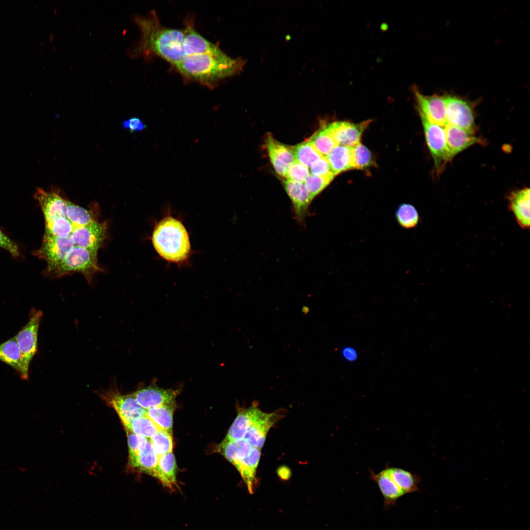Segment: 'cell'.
I'll return each mask as SVG.
<instances>
[{
  "mask_svg": "<svg viewBox=\"0 0 530 530\" xmlns=\"http://www.w3.org/2000/svg\"><path fill=\"white\" fill-rule=\"evenodd\" d=\"M158 459L149 439L145 447L129 456V463L137 471L157 477Z\"/></svg>",
  "mask_w": 530,
  "mask_h": 530,
  "instance_id": "603a6c76",
  "label": "cell"
},
{
  "mask_svg": "<svg viewBox=\"0 0 530 530\" xmlns=\"http://www.w3.org/2000/svg\"><path fill=\"white\" fill-rule=\"evenodd\" d=\"M265 145L268 156L276 172L280 176L285 177L290 166L296 161L293 147L284 145L268 134Z\"/></svg>",
  "mask_w": 530,
  "mask_h": 530,
  "instance_id": "5bb4252c",
  "label": "cell"
},
{
  "mask_svg": "<svg viewBox=\"0 0 530 530\" xmlns=\"http://www.w3.org/2000/svg\"><path fill=\"white\" fill-rule=\"evenodd\" d=\"M447 124L474 133L476 126L474 105L471 102L453 94H443Z\"/></svg>",
  "mask_w": 530,
  "mask_h": 530,
  "instance_id": "8992f818",
  "label": "cell"
},
{
  "mask_svg": "<svg viewBox=\"0 0 530 530\" xmlns=\"http://www.w3.org/2000/svg\"><path fill=\"white\" fill-rule=\"evenodd\" d=\"M261 449L252 447L250 453L235 466L242 477L250 494H253L259 486L256 471L261 457Z\"/></svg>",
  "mask_w": 530,
  "mask_h": 530,
  "instance_id": "44dd1931",
  "label": "cell"
},
{
  "mask_svg": "<svg viewBox=\"0 0 530 530\" xmlns=\"http://www.w3.org/2000/svg\"><path fill=\"white\" fill-rule=\"evenodd\" d=\"M123 129L133 133L144 131L147 125L138 117H132L124 120L122 123Z\"/></svg>",
  "mask_w": 530,
  "mask_h": 530,
  "instance_id": "7bdbcfd3",
  "label": "cell"
},
{
  "mask_svg": "<svg viewBox=\"0 0 530 530\" xmlns=\"http://www.w3.org/2000/svg\"><path fill=\"white\" fill-rule=\"evenodd\" d=\"M66 217L74 228L88 225L95 221L90 211L67 200Z\"/></svg>",
  "mask_w": 530,
  "mask_h": 530,
  "instance_id": "4dcf8cb0",
  "label": "cell"
},
{
  "mask_svg": "<svg viewBox=\"0 0 530 530\" xmlns=\"http://www.w3.org/2000/svg\"><path fill=\"white\" fill-rule=\"evenodd\" d=\"M177 465L172 452L159 456L157 476L162 484L170 489L176 487Z\"/></svg>",
  "mask_w": 530,
  "mask_h": 530,
  "instance_id": "4316f807",
  "label": "cell"
},
{
  "mask_svg": "<svg viewBox=\"0 0 530 530\" xmlns=\"http://www.w3.org/2000/svg\"><path fill=\"white\" fill-rule=\"evenodd\" d=\"M149 440L158 456L172 452V435L168 432L159 429L155 435L149 438Z\"/></svg>",
  "mask_w": 530,
  "mask_h": 530,
  "instance_id": "74e56055",
  "label": "cell"
},
{
  "mask_svg": "<svg viewBox=\"0 0 530 530\" xmlns=\"http://www.w3.org/2000/svg\"><path fill=\"white\" fill-rule=\"evenodd\" d=\"M334 176H318L309 175L304 182V186L311 196L314 199L333 180Z\"/></svg>",
  "mask_w": 530,
  "mask_h": 530,
  "instance_id": "f35d334b",
  "label": "cell"
},
{
  "mask_svg": "<svg viewBox=\"0 0 530 530\" xmlns=\"http://www.w3.org/2000/svg\"><path fill=\"white\" fill-rule=\"evenodd\" d=\"M153 245L165 260L175 263L184 262L190 252L188 233L179 220L167 216L156 226L152 236Z\"/></svg>",
  "mask_w": 530,
  "mask_h": 530,
  "instance_id": "3957f363",
  "label": "cell"
},
{
  "mask_svg": "<svg viewBox=\"0 0 530 530\" xmlns=\"http://www.w3.org/2000/svg\"><path fill=\"white\" fill-rule=\"evenodd\" d=\"M0 361L21 374V354L14 337L0 344Z\"/></svg>",
  "mask_w": 530,
  "mask_h": 530,
  "instance_id": "f546056e",
  "label": "cell"
},
{
  "mask_svg": "<svg viewBox=\"0 0 530 530\" xmlns=\"http://www.w3.org/2000/svg\"><path fill=\"white\" fill-rule=\"evenodd\" d=\"M246 60L234 58L222 51L186 56L175 66L184 77L204 85L212 86L219 80L241 72Z\"/></svg>",
  "mask_w": 530,
  "mask_h": 530,
  "instance_id": "7a4b0ae2",
  "label": "cell"
},
{
  "mask_svg": "<svg viewBox=\"0 0 530 530\" xmlns=\"http://www.w3.org/2000/svg\"><path fill=\"white\" fill-rule=\"evenodd\" d=\"M283 186L293 206L294 219L303 225L309 213V208L313 199L303 183L283 180Z\"/></svg>",
  "mask_w": 530,
  "mask_h": 530,
  "instance_id": "4fadbf2b",
  "label": "cell"
},
{
  "mask_svg": "<svg viewBox=\"0 0 530 530\" xmlns=\"http://www.w3.org/2000/svg\"><path fill=\"white\" fill-rule=\"evenodd\" d=\"M309 168L312 175L321 177H334L325 157H322L312 164Z\"/></svg>",
  "mask_w": 530,
  "mask_h": 530,
  "instance_id": "b9f144b4",
  "label": "cell"
},
{
  "mask_svg": "<svg viewBox=\"0 0 530 530\" xmlns=\"http://www.w3.org/2000/svg\"><path fill=\"white\" fill-rule=\"evenodd\" d=\"M342 355L344 358L348 361H354L358 357L357 351L352 347H345L342 351Z\"/></svg>",
  "mask_w": 530,
  "mask_h": 530,
  "instance_id": "f6af8a7d",
  "label": "cell"
},
{
  "mask_svg": "<svg viewBox=\"0 0 530 530\" xmlns=\"http://www.w3.org/2000/svg\"><path fill=\"white\" fill-rule=\"evenodd\" d=\"M420 115L427 145L433 159L436 169L439 171L449 161L444 127L433 123Z\"/></svg>",
  "mask_w": 530,
  "mask_h": 530,
  "instance_id": "ba28073f",
  "label": "cell"
},
{
  "mask_svg": "<svg viewBox=\"0 0 530 530\" xmlns=\"http://www.w3.org/2000/svg\"><path fill=\"white\" fill-rule=\"evenodd\" d=\"M261 412L256 404L239 410L222 442L244 439L248 430Z\"/></svg>",
  "mask_w": 530,
  "mask_h": 530,
  "instance_id": "ffe728a7",
  "label": "cell"
},
{
  "mask_svg": "<svg viewBox=\"0 0 530 530\" xmlns=\"http://www.w3.org/2000/svg\"><path fill=\"white\" fill-rule=\"evenodd\" d=\"M105 397L117 413L122 423L147 416V410L138 403L133 394L121 395L113 390L106 393Z\"/></svg>",
  "mask_w": 530,
  "mask_h": 530,
  "instance_id": "7c38bea8",
  "label": "cell"
},
{
  "mask_svg": "<svg viewBox=\"0 0 530 530\" xmlns=\"http://www.w3.org/2000/svg\"><path fill=\"white\" fill-rule=\"evenodd\" d=\"M529 188L512 192L508 197L509 207L519 226L524 229L530 227Z\"/></svg>",
  "mask_w": 530,
  "mask_h": 530,
  "instance_id": "7402d4cb",
  "label": "cell"
},
{
  "mask_svg": "<svg viewBox=\"0 0 530 530\" xmlns=\"http://www.w3.org/2000/svg\"><path fill=\"white\" fill-rule=\"evenodd\" d=\"M353 169L366 170L374 164L370 150L361 143L352 147Z\"/></svg>",
  "mask_w": 530,
  "mask_h": 530,
  "instance_id": "8d00e7d4",
  "label": "cell"
},
{
  "mask_svg": "<svg viewBox=\"0 0 530 530\" xmlns=\"http://www.w3.org/2000/svg\"><path fill=\"white\" fill-rule=\"evenodd\" d=\"M387 469L391 478L404 494L418 490L420 478L418 476L398 468H387Z\"/></svg>",
  "mask_w": 530,
  "mask_h": 530,
  "instance_id": "f1b7e54d",
  "label": "cell"
},
{
  "mask_svg": "<svg viewBox=\"0 0 530 530\" xmlns=\"http://www.w3.org/2000/svg\"><path fill=\"white\" fill-rule=\"evenodd\" d=\"M396 217L399 225L405 229L415 227L420 220L419 214L415 207L411 204L400 205L396 212Z\"/></svg>",
  "mask_w": 530,
  "mask_h": 530,
  "instance_id": "e575fe53",
  "label": "cell"
},
{
  "mask_svg": "<svg viewBox=\"0 0 530 530\" xmlns=\"http://www.w3.org/2000/svg\"><path fill=\"white\" fill-rule=\"evenodd\" d=\"M43 315L41 311L32 309L28 322L14 337L21 354L20 377L24 381L28 380L30 363L37 351L38 329Z\"/></svg>",
  "mask_w": 530,
  "mask_h": 530,
  "instance_id": "5b68a950",
  "label": "cell"
},
{
  "mask_svg": "<svg viewBox=\"0 0 530 530\" xmlns=\"http://www.w3.org/2000/svg\"><path fill=\"white\" fill-rule=\"evenodd\" d=\"M281 416L282 415L279 412L267 413L262 411L248 430L244 439L252 447L261 449L268 431Z\"/></svg>",
  "mask_w": 530,
  "mask_h": 530,
  "instance_id": "2e32d148",
  "label": "cell"
},
{
  "mask_svg": "<svg viewBox=\"0 0 530 530\" xmlns=\"http://www.w3.org/2000/svg\"><path fill=\"white\" fill-rule=\"evenodd\" d=\"M371 478L377 484L384 499L385 506H391L404 493L389 476L387 468L378 474L371 472Z\"/></svg>",
  "mask_w": 530,
  "mask_h": 530,
  "instance_id": "cb8c5ba5",
  "label": "cell"
},
{
  "mask_svg": "<svg viewBox=\"0 0 530 530\" xmlns=\"http://www.w3.org/2000/svg\"><path fill=\"white\" fill-rule=\"evenodd\" d=\"M252 446L245 439L222 442L218 451L235 467L250 452Z\"/></svg>",
  "mask_w": 530,
  "mask_h": 530,
  "instance_id": "484cf974",
  "label": "cell"
},
{
  "mask_svg": "<svg viewBox=\"0 0 530 530\" xmlns=\"http://www.w3.org/2000/svg\"><path fill=\"white\" fill-rule=\"evenodd\" d=\"M309 141L323 157H326L336 145L325 125L315 133Z\"/></svg>",
  "mask_w": 530,
  "mask_h": 530,
  "instance_id": "836d02e7",
  "label": "cell"
},
{
  "mask_svg": "<svg viewBox=\"0 0 530 530\" xmlns=\"http://www.w3.org/2000/svg\"><path fill=\"white\" fill-rule=\"evenodd\" d=\"M34 197L42 210L45 221L58 217H66L67 200L55 192H48L41 188L37 189Z\"/></svg>",
  "mask_w": 530,
  "mask_h": 530,
  "instance_id": "e0dca14e",
  "label": "cell"
},
{
  "mask_svg": "<svg viewBox=\"0 0 530 530\" xmlns=\"http://www.w3.org/2000/svg\"><path fill=\"white\" fill-rule=\"evenodd\" d=\"M106 224L95 221L75 228L70 237L74 245L98 251L106 235Z\"/></svg>",
  "mask_w": 530,
  "mask_h": 530,
  "instance_id": "8fae6325",
  "label": "cell"
},
{
  "mask_svg": "<svg viewBox=\"0 0 530 530\" xmlns=\"http://www.w3.org/2000/svg\"><path fill=\"white\" fill-rule=\"evenodd\" d=\"M177 392L156 386H149L137 390L133 394L138 403L145 409L175 403Z\"/></svg>",
  "mask_w": 530,
  "mask_h": 530,
  "instance_id": "9a60e30c",
  "label": "cell"
},
{
  "mask_svg": "<svg viewBox=\"0 0 530 530\" xmlns=\"http://www.w3.org/2000/svg\"><path fill=\"white\" fill-rule=\"evenodd\" d=\"M74 229V226L67 218L58 217L45 221L44 236L69 238Z\"/></svg>",
  "mask_w": 530,
  "mask_h": 530,
  "instance_id": "d6a6232c",
  "label": "cell"
},
{
  "mask_svg": "<svg viewBox=\"0 0 530 530\" xmlns=\"http://www.w3.org/2000/svg\"><path fill=\"white\" fill-rule=\"evenodd\" d=\"M123 424L126 429L149 439L159 430L147 416L135 418Z\"/></svg>",
  "mask_w": 530,
  "mask_h": 530,
  "instance_id": "1f68e13d",
  "label": "cell"
},
{
  "mask_svg": "<svg viewBox=\"0 0 530 530\" xmlns=\"http://www.w3.org/2000/svg\"><path fill=\"white\" fill-rule=\"evenodd\" d=\"M129 456L133 455L142 449L146 446L149 438L135 434L128 429H126Z\"/></svg>",
  "mask_w": 530,
  "mask_h": 530,
  "instance_id": "60d3db41",
  "label": "cell"
},
{
  "mask_svg": "<svg viewBox=\"0 0 530 530\" xmlns=\"http://www.w3.org/2000/svg\"><path fill=\"white\" fill-rule=\"evenodd\" d=\"M73 246L70 238L44 236L42 245L35 252V255L46 261V272L50 275Z\"/></svg>",
  "mask_w": 530,
  "mask_h": 530,
  "instance_id": "9c48e42d",
  "label": "cell"
},
{
  "mask_svg": "<svg viewBox=\"0 0 530 530\" xmlns=\"http://www.w3.org/2000/svg\"><path fill=\"white\" fill-rule=\"evenodd\" d=\"M445 131L449 160L470 146L482 142L474 133L450 125L445 126Z\"/></svg>",
  "mask_w": 530,
  "mask_h": 530,
  "instance_id": "ac0fdd59",
  "label": "cell"
},
{
  "mask_svg": "<svg viewBox=\"0 0 530 530\" xmlns=\"http://www.w3.org/2000/svg\"><path fill=\"white\" fill-rule=\"evenodd\" d=\"M141 33L137 43L127 50L130 57L156 55L175 66L185 57L182 48L184 31L163 26L154 12L134 16Z\"/></svg>",
  "mask_w": 530,
  "mask_h": 530,
  "instance_id": "6da1fadb",
  "label": "cell"
},
{
  "mask_svg": "<svg viewBox=\"0 0 530 530\" xmlns=\"http://www.w3.org/2000/svg\"><path fill=\"white\" fill-rule=\"evenodd\" d=\"M175 403L147 409V416L156 426L172 435L173 415Z\"/></svg>",
  "mask_w": 530,
  "mask_h": 530,
  "instance_id": "83f0119b",
  "label": "cell"
},
{
  "mask_svg": "<svg viewBox=\"0 0 530 530\" xmlns=\"http://www.w3.org/2000/svg\"><path fill=\"white\" fill-rule=\"evenodd\" d=\"M412 91L419 114L429 121L444 127L447 123L444 95H425L416 86H413Z\"/></svg>",
  "mask_w": 530,
  "mask_h": 530,
  "instance_id": "52a82bcc",
  "label": "cell"
},
{
  "mask_svg": "<svg viewBox=\"0 0 530 530\" xmlns=\"http://www.w3.org/2000/svg\"><path fill=\"white\" fill-rule=\"evenodd\" d=\"M184 32L182 48L185 57L221 51L218 47L203 37L191 26H187Z\"/></svg>",
  "mask_w": 530,
  "mask_h": 530,
  "instance_id": "d6986e66",
  "label": "cell"
},
{
  "mask_svg": "<svg viewBox=\"0 0 530 530\" xmlns=\"http://www.w3.org/2000/svg\"><path fill=\"white\" fill-rule=\"evenodd\" d=\"M0 248L8 251L12 256L17 257L19 255V250L16 244L0 230Z\"/></svg>",
  "mask_w": 530,
  "mask_h": 530,
  "instance_id": "ee69618b",
  "label": "cell"
},
{
  "mask_svg": "<svg viewBox=\"0 0 530 530\" xmlns=\"http://www.w3.org/2000/svg\"><path fill=\"white\" fill-rule=\"evenodd\" d=\"M325 158L334 177L353 169L352 147L336 145Z\"/></svg>",
  "mask_w": 530,
  "mask_h": 530,
  "instance_id": "d4e9b609",
  "label": "cell"
},
{
  "mask_svg": "<svg viewBox=\"0 0 530 530\" xmlns=\"http://www.w3.org/2000/svg\"><path fill=\"white\" fill-rule=\"evenodd\" d=\"M308 167L295 161L289 167L285 177L287 180L303 183L310 175Z\"/></svg>",
  "mask_w": 530,
  "mask_h": 530,
  "instance_id": "ab89813d",
  "label": "cell"
},
{
  "mask_svg": "<svg viewBox=\"0 0 530 530\" xmlns=\"http://www.w3.org/2000/svg\"><path fill=\"white\" fill-rule=\"evenodd\" d=\"M97 252L74 245L50 276L58 277L79 272L91 282L94 275L103 270L98 263Z\"/></svg>",
  "mask_w": 530,
  "mask_h": 530,
  "instance_id": "277c9868",
  "label": "cell"
},
{
  "mask_svg": "<svg viewBox=\"0 0 530 530\" xmlns=\"http://www.w3.org/2000/svg\"><path fill=\"white\" fill-rule=\"evenodd\" d=\"M294 154L296 161L307 167L323 157L315 149L308 140L293 147Z\"/></svg>",
  "mask_w": 530,
  "mask_h": 530,
  "instance_id": "d590c367",
  "label": "cell"
},
{
  "mask_svg": "<svg viewBox=\"0 0 530 530\" xmlns=\"http://www.w3.org/2000/svg\"><path fill=\"white\" fill-rule=\"evenodd\" d=\"M371 120L359 123L336 121L325 125L336 145L353 147L360 143L361 136Z\"/></svg>",
  "mask_w": 530,
  "mask_h": 530,
  "instance_id": "30bf717a",
  "label": "cell"
}]
</instances>
